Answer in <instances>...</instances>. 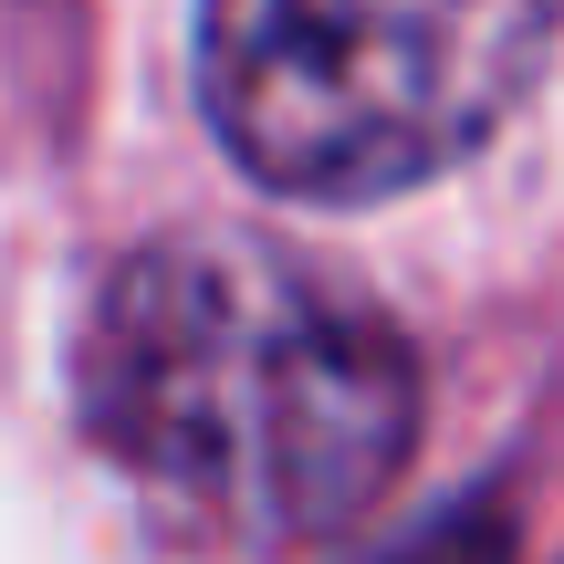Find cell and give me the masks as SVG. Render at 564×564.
<instances>
[{
	"label": "cell",
	"mask_w": 564,
	"mask_h": 564,
	"mask_svg": "<svg viewBox=\"0 0 564 564\" xmlns=\"http://www.w3.org/2000/svg\"><path fill=\"white\" fill-rule=\"evenodd\" d=\"M544 42L554 0H199V105L272 199L366 209L460 167Z\"/></svg>",
	"instance_id": "obj_2"
},
{
	"label": "cell",
	"mask_w": 564,
	"mask_h": 564,
	"mask_svg": "<svg viewBox=\"0 0 564 564\" xmlns=\"http://www.w3.org/2000/svg\"><path fill=\"white\" fill-rule=\"evenodd\" d=\"M84 440L220 554L335 544L419 449V356L366 293L241 230H178L95 282Z\"/></svg>",
	"instance_id": "obj_1"
}]
</instances>
